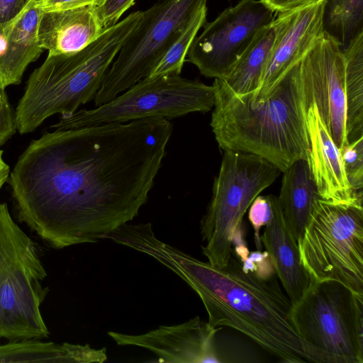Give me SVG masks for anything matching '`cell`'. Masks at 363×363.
I'll list each match as a JSON object with an SVG mask.
<instances>
[{
  "mask_svg": "<svg viewBox=\"0 0 363 363\" xmlns=\"http://www.w3.org/2000/svg\"><path fill=\"white\" fill-rule=\"evenodd\" d=\"M32 0H0V28L13 23L29 8Z\"/></svg>",
  "mask_w": 363,
  "mask_h": 363,
  "instance_id": "cell-29",
  "label": "cell"
},
{
  "mask_svg": "<svg viewBox=\"0 0 363 363\" xmlns=\"http://www.w3.org/2000/svg\"><path fill=\"white\" fill-rule=\"evenodd\" d=\"M321 0H260L275 13L291 11L316 4Z\"/></svg>",
  "mask_w": 363,
  "mask_h": 363,
  "instance_id": "cell-31",
  "label": "cell"
},
{
  "mask_svg": "<svg viewBox=\"0 0 363 363\" xmlns=\"http://www.w3.org/2000/svg\"><path fill=\"white\" fill-rule=\"evenodd\" d=\"M16 114L11 106L5 88L0 86V145L16 132Z\"/></svg>",
  "mask_w": 363,
  "mask_h": 363,
  "instance_id": "cell-28",
  "label": "cell"
},
{
  "mask_svg": "<svg viewBox=\"0 0 363 363\" xmlns=\"http://www.w3.org/2000/svg\"><path fill=\"white\" fill-rule=\"evenodd\" d=\"M2 155L3 151L0 150V189L8 180L10 174L9 166L4 162Z\"/></svg>",
  "mask_w": 363,
  "mask_h": 363,
  "instance_id": "cell-32",
  "label": "cell"
},
{
  "mask_svg": "<svg viewBox=\"0 0 363 363\" xmlns=\"http://www.w3.org/2000/svg\"><path fill=\"white\" fill-rule=\"evenodd\" d=\"M214 101L213 85L183 78L180 74L147 77L109 101L61 116L52 128H77L148 118L169 120L190 113L208 112Z\"/></svg>",
  "mask_w": 363,
  "mask_h": 363,
  "instance_id": "cell-9",
  "label": "cell"
},
{
  "mask_svg": "<svg viewBox=\"0 0 363 363\" xmlns=\"http://www.w3.org/2000/svg\"><path fill=\"white\" fill-rule=\"evenodd\" d=\"M282 173L278 199L287 227L298 243L313 203L321 197L307 160H297Z\"/></svg>",
  "mask_w": 363,
  "mask_h": 363,
  "instance_id": "cell-20",
  "label": "cell"
},
{
  "mask_svg": "<svg viewBox=\"0 0 363 363\" xmlns=\"http://www.w3.org/2000/svg\"><path fill=\"white\" fill-rule=\"evenodd\" d=\"M141 16L142 11L130 13L78 52L48 55L30 75L18 101L15 111L18 133H31L48 117L72 114L94 99L106 72Z\"/></svg>",
  "mask_w": 363,
  "mask_h": 363,
  "instance_id": "cell-4",
  "label": "cell"
},
{
  "mask_svg": "<svg viewBox=\"0 0 363 363\" xmlns=\"http://www.w3.org/2000/svg\"><path fill=\"white\" fill-rule=\"evenodd\" d=\"M104 30L97 6L42 11L38 26L40 45L48 55L78 52L98 38Z\"/></svg>",
  "mask_w": 363,
  "mask_h": 363,
  "instance_id": "cell-16",
  "label": "cell"
},
{
  "mask_svg": "<svg viewBox=\"0 0 363 363\" xmlns=\"http://www.w3.org/2000/svg\"><path fill=\"white\" fill-rule=\"evenodd\" d=\"M36 243L0 203V338L43 339L49 330L40 306L48 288Z\"/></svg>",
  "mask_w": 363,
  "mask_h": 363,
  "instance_id": "cell-5",
  "label": "cell"
},
{
  "mask_svg": "<svg viewBox=\"0 0 363 363\" xmlns=\"http://www.w3.org/2000/svg\"><path fill=\"white\" fill-rule=\"evenodd\" d=\"M307 125L309 138L307 162L321 199L336 203L363 201V192H354L351 188L341 151L313 102L308 110Z\"/></svg>",
  "mask_w": 363,
  "mask_h": 363,
  "instance_id": "cell-15",
  "label": "cell"
},
{
  "mask_svg": "<svg viewBox=\"0 0 363 363\" xmlns=\"http://www.w3.org/2000/svg\"><path fill=\"white\" fill-rule=\"evenodd\" d=\"M363 201L313 203L298 243L313 281H337L363 296Z\"/></svg>",
  "mask_w": 363,
  "mask_h": 363,
  "instance_id": "cell-8",
  "label": "cell"
},
{
  "mask_svg": "<svg viewBox=\"0 0 363 363\" xmlns=\"http://www.w3.org/2000/svg\"><path fill=\"white\" fill-rule=\"evenodd\" d=\"M129 246L186 283L200 298L212 326L240 332L281 362H308L294 322V304L281 290L277 273L250 270L233 254L225 266L215 267L162 242L151 224L140 226Z\"/></svg>",
  "mask_w": 363,
  "mask_h": 363,
  "instance_id": "cell-2",
  "label": "cell"
},
{
  "mask_svg": "<svg viewBox=\"0 0 363 363\" xmlns=\"http://www.w3.org/2000/svg\"><path fill=\"white\" fill-rule=\"evenodd\" d=\"M260 239L286 295L296 304L313 279L301 263L298 245L287 227L277 196H273L272 214Z\"/></svg>",
  "mask_w": 363,
  "mask_h": 363,
  "instance_id": "cell-17",
  "label": "cell"
},
{
  "mask_svg": "<svg viewBox=\"0 0 363 363\" xmlns=\"http://www.w3.org/2000/svg\"><path fill=\"white\" fill-rule=\"evenodd\" d=\"M42 11L30 6L10 25L7 45L0 55L1 86L19 84L27 67L43 52L37 35Z\"/></svg>",
  "mask_w": 363,
  "mask_h": 363,
  "instance_id": "cell-18",
  "label": "cell"
},
{
  "mask_svg": "<svg viewBox=\"0 0 363 363\" xmlns=\"http://www.w3.org/2000/svg\"><path fill=\"white\" fill-rule=\"evenodd\" d=\"M327 0L278 13L272 24L274 40L258 89L250 94L256 102L265 101L286 72L299 62L325 30Z\"/></svg>",
  "mask_w": 363,
  "mask_h": 363,
  "instance_id": "cell-13",
  "label": "cell"
},
{
  "mask_svg": "<svg viewBox=\"0 0 363 363\" xmlns=\"http://www.w3.org/2000/svg\"><path fill=\"white\" fill-rule=\"evenodd\" d=\"M208 0H158L138 25L106 72L95 106L114 99L150 75L196 9Z\"/></svg>",
  "mask_w": 363,
  "mask_h": 363,
  "instance_id": "cell-10",
  "label": "cell"
},
{
  "mask_svg": "<svg viewBox=\"0 0 363 363\" xmlns=\"http://www.w3.org/2000/svg\"><path fill=\"white\" fill-rule=\"evenodd\" d=\"M135 0H104L101 6H97L98 14L104 30L116 25L121 16L135 4Z\"/></svg>",
  "mask_w": 363,
  "mask_h": 363,
  "instance_id": "cell-27",
  "label": "cell"
},
{
  "mask_svg": "<svg viewBox=\"0 0 363 363\" xmlns=\"http://www.w3.org/2000/svg\"><path fill=\"white\" fill-rule=\"evenodd\" d=\"M274 195L257 196L250 206L248 218L254 229L257 250H262L260 230L269 221L272 214Z\"/></svg>",
  "mask_w": 363,
  "mask_h": 363,
  "instance_id": "cell-26",
  "label": "cell"
},
{
  "mask_svg": "<svg viewBox=\"0 0 363 363\" xmlns=\"http://www.w3.org/2000/svg\"><path fill=\"white\" fill-rule=\"evenodd\" d=\"M104 0H47L39 8L43 11L74 9L89 5L101 6Z\"/></svg>",
  "mask_w": 363,
  "mask_h": 363,
  "instance_id": "cell-30",
  "label": "cell"
},
{
  "mask_svg": "<svg viewBox=\"0 0 363 363\" xmlns=\"http://www.w3.org/2000/svg\"><path fill=\"white\" fill-rule=\"evenodd\" d=\"M340 151L345 171L351 188L354 192H362L363 137L349 143Z\"/></svg>",
  "mask_w": 363,
  "mask_h": 363,
  "instance_id": "cell-25",
  "label": "cell"
},
{
  "mask_svg": "<svg viewBox=\"0 0 363 363\" xmlns=\"http://www.w3.org/2000/svg\"><path fill=\"white\" fill-rule=\"evenodd\" d=\"M106 348L89 345L43 342L40 339L9 340L0 344V363H102Z\"/></svg>",
  "mask_w": 363,
  "mask_h": 363,
  "instance_id": "cell-19",
  "label": "cell"
},
{
  "mask_svg": "<svg viewBox=\"0 0 363 363\" xmlns=\"http://www.w3.org/2000/svg\"><path fill=\"white\" fill-rule=\"evenodd\" d=\"M206 3L201 4L193 13L180 33L148 77L180 74L193 40L199 29L206 23Z\"/></svg>",
  "mask_w": 363,
  "mask_h": 363,
  "instance_id": "cell-23",
  "label": "cell"
},
{
  "mask_svg": "<svg viewBox=\"0 0 363 363\" xmlns=\"http://www.w3.org/2000/svg\"><path fill=\"white\" fill-rule=\"evenodd\" d=\"M172 131L148 118L45 133L8 178L18 220L55 249L106 238L147 201Z\"/></svg>",
  "mask_w": 363,
  "mask_h": 363,
  "instance_id": "cell-1",
  "label": "cell"
},
{
  "mask_svg": "<svg viewBox=\"0 0 363 363\" xmlns=\"http://www.w3.org/2000/svg\"><path fill=\"white\" fill-rule=\"evenodd\" d=\"M293 318L309 362L363 363V296L337 281H313Z\"/></svg>",
  "mask_w": 363,
  "mask_h": 363,
  "instance_id": "cell-7",
  "label": "cell"
},
{
  "mask_svg": "<svg viewBox=\"0 0 363 363\" xmlns=\"http://www.w3.org/2000/svg\"><path fill=\"white\" fill-rule=\"evenodd\" d=\"M211 126L218 146L257 155L284 172L307 160L308 108L313 91L301 62L294 65L262 102L236 95L214 80Z\"/></svg>",
  "mask_w": 363,
  "mask_h": 363,
  "instance_id": "cell-3",
  "label": "cell"
},
{
  "mask_svg": "<svg viewBox=\"0 0 363 363\" xmlns=\"http://www.w3.org/2000/svg\"><path fill=\"white\" fill-rule=\"evenodd\" d=\"M345 62L347 138L352 143L363 137V28L342 50Z\"/></svg>",
  "mask_w": 363,
  "mask_h": 363,
  "instance_id": "cell-22",
  "label": "cell"
},
{
  "mask_svg": "<svg viewBox=\"0 0 363 363\" xmlns=\"http://www.w3.org/2000/svg\"><path fill=\"white\" fill-rule=\"evenodd\" d=\"M274 35L272 23L262 28L228 72L221 79H215V81L236 95L254 94L259 86Z\"/></svg>",
  "mask_w": 363,
  "mask_h": 363,
  "instance_id": "cell-21",
  "label": "cell"
},
{
  "mask_svg": "<svg viewBox=\"0 0 363 363\" xmlns=\"http://www.w3.org/2000/svg\"><path fill=\"white\" fill-rule=\"evenodd\" d=\"M47 0H32L30 6H35L39 7L42 4L45 2Z\"/></svg>",
  "mask_w": 363,
  "mask_h": 363,
  "instance_id": "cell-33",
  "label": "cell"
},
{
  "mask_svg": "<svg viewBox=\"0 0 363 363\" xmlns=\"http://www.w3.org/2000/svg\"><path fill=\"white\" fill-rule=\"evenodd\" d=\"M342 44L325 30L301 60L313 99L336 145L348 144L346 128L345 62Z\"/></svg>",
  "mask_w": 363,
  "mask_h": 363,
  "instance_id": "cell-12",
  "label": "cell"
},
{
  "mask_svg": "<svg viewBox=\"0 0 363 363\" xmlns=\"http://www.w3.org/2000/svg\"><path fill=\"white\" fill-rule=\"evenodd\" d=\"M220 328L196 316L184 323L160 325L145 333L108 331L120 346H135L152 352L163 363H223L227 362L216 345Z\"/></svg>",
  "mask_w": 363,
  "mask_h": 363,
  "instance_id": "cell-14",
  "label": "cell"
},
{
  "mask_svg": "<svg viewBox=\"0 0 363 363\" xmlns=\"http://www.w3.org/2000/svg\"><path fill=\"white\" fill-rule=\"evenodd\" d=\"M275 15L260 0L240 1L205 23L202 33L195 37L189 49L187 61L206 77L223 78Z\"/></svg>",
  "mask_w": 363,
  "mask_h": 363,
  "instance_id": "cell-11",
  "label": "cell"
},
{
  "mask_svg": "<svg viewBox=\"0 0 363 363\" xmlns=\"http://www.w3.org/2000/svg\"><path fill=\"white\" fill-rule=\"evenodd\" d=\"M363 0H327L325 30L342 46L363 28Z\"/></svg>",
  "mask_w": 363,
  "mask_h": 363,
  "instance_id": "cell-24",
  "label": "cell"
},
{
  "mask_svg": "<svg viewBox=\"0 0 363 363\" xmlns=\"http://www.w3.org/2000/svg\"><path fill=\"white\" fill-rule=\"evenodd\" d=\"M281 172L255 155L224 151L213 194L200 224L203 255L218 267L225 266L233 246L245 241L242 218L253 200Z\"/></svg>",
  "mask_w": 363,
  "mask_h": 363,
  "instance_id": "cell-6",
  "label": "cell"
}]
</instances>
